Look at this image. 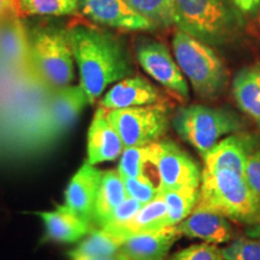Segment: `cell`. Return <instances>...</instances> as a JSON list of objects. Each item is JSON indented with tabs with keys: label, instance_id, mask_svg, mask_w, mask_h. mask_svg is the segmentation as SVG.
Returning <instances> with one entry per match:
<instances>
[{
	"label": "cell",
	"instance_id": "cell-16",
	"mask_svg": "<svg viewBox=\"0 0 260 260\" xmlns=\"http://www.w3.org/2000/svg\"><path fill=\"white\" fill-rule=\"evenodd\" d=\"M124 145L118 132L107 117V110L99 106L94 113L87 136V160L92 165L119 158Z\"/></svg>",
	"mask_w": 260,
	"mask_h": 260
},
{
	"label": "cell",
	"instance_id": "cell-8",
	"mask_svg": "<svg viewBox=\"0 0 260 260\" xmlns=\"http://www.w3.org/2000/svg\"><path fill=\"white\" fill-rule=\"evenodd\" d=\"M152 147L151 164L158 175L159 190L200 188V169L180 146L169 140H159Z\"/></svg>",
	"mask_w": 260,
	"mask_h": 260
},
{
	"label": "cell",
	"instance_id": "cell-24",
	"mask_svg": "<svg viewBox=\"0 0 260 260\" xmlns=\"http://www.w3.org/2000/svg\"><path fill=\"white\" fill-rule=\"evenodd\" d=\"M133 9L158 28L177 24L175 0H126Z\"/></svg>",
	"mask_w": 260,
	"mask_h": 260
},
{
	"label": "cell",
	"instance_id": "cell-37",
	"mask_svg": "<svg viewBox=\"0 0 260 260\" xmlns=\"http://www.w3.org/2000/svg\"><path fill=\"white\" fill-rule=\"evenodd\" d=\"M128 260H130V259H129V258H128Z\"/></svg>",
	"mask_w": 260,
	"mask_h": 260
},
{
	"label": "cell",
	"instance_id": "cell-23",
	"mask_svg": "<svg viewBox=\"0 0 260 260\" xmlns=\"http://www.w3.org/2000/svg\"><path fill=\"white\" fill-rule=\"evenodd\" d=\"M158 195L167 204L169 226H176L197 207L199 200V188L159 190Z\"/></svg>",
	"mask_w": 260,
	"mask_h": 260
},
{
	"label": "cell",
	"instance_id": "cell-5",
	"mask_svg": "<svg viewBox=\"0 0 260 260\" xmlns=\"http://www.w3.org/2000/svg\"><path fill=\"white\" fill-rule=\"evenodd\" d=\"M30 67L52 89L69 86L75 79V59L67 28L34 25L28 29Z\"/></svg>",
	"mask_w": 260,
	"mask_h": 260
},
{
	"label": "cell",
	"instance_id": "cell-35",
	"mask_svg": "<svg viewBox=\"0 0 260 260\" xmlns=\"http://www.w3.org/2000/svg\"><path fill=\"white\" fill-rule=\"evenodd\" d=\"M241 12L253 14L260 6V0H230Z\"/></svg>",
	"mask_w": 260,
	"mask_h": 260
},
{
	"label": "cell",
	"instance_id": "cell-18",
	"mask_svg": "<svg viewBox=\"0 0 260 260\" xmlns=\"http://www.w3.org/2000/svg\"><path fill=\"white\" fill-rule=\"evenodd\" d=\"M180 237L176 226L132 234L123 241L122 253L130 260H164Z\"/></svg>",
	"mask_w": 260,
	"mask_h": 260
},
{
	"label": "cell",
	"instance_id": "cell-30",
	"mask_svg": "<svg viewBox=\"0 0 260 260\" xmlns=\"http://www.w3.org/2000/svg\"><path fill=\"white\" fill-rule=\"evenodd\" d=\"M142 206H144V205L140 203V201L128 197L118 207H117L115 212L111 214V217H110V219L107 220L106 225L103 228L111 234L117 233L118 230H121L126 223L134 218L136 213L141 210Z\"/></svg>",
	"mask_w": 260,
	"mask_h": 260
},
{
	"label": "cell",
	"instance_id": "cell-29",
	"mask_svg": "<svg viewBox=\"0 0 260 260\" xmlns=\"http://www.w3.org/2000/svg\"><path fill=\"white\" fill-rule=\"evenodd\" d=\"M124 187L129 198L136 199L142 205L154 200L159 194L158 184H154L151 177H123Z\"/></svg>",
	"mask_w": 260,
	"mask_h": 260
},
{
	"label": "cell",
	"instance_id": "cell-9",
	"mask_svg": "<svg viewBox=\"0 0 260 260\" xmlns=\"http://www.w3.org/2000/svg\"><path fill=\"white\" fill-rule=\"evenodd\" d=\"M136 59L145 73L181 100H187L189 88L186 76L164 44L140 40L136 45Z\"/></svg>",
	"mask_w": 260,
	"mask_h": 260
},
{
	"label": "cell",
	"instance_id": "cell-19",
	"mask_svg": "<svg viewBox=\"0 0 260 260\" xmlns=\"http://www.w3.org/2000/svg\"><path fill=\"white\" fill-rule=\"evenodd\" d=\"M37 214L45 224L47 239L54 242H77L95 228L92 223L81 218L65 204L59 205L52 211H44Z\"/></svg>",
	"mask_w": 260,
	"mask_h": 260
},
{
	"label": "cell",
	"instance_id": "cell-14",
	"mask_svg": "<svg viewBox=\"0 0 260 260\" xmlns=\"http://www.w3.org/2000/svg\"><path fill=\"white\" fill-rule=\"evenodd\" d=\"M162 95L157 87L140 75H132L116 82L104 94L99 106L106 110L153 105L162 103Z\"/></svg>",
	"mask_w": 260,
	"mask_h": 260
},
{
	"label": "cell",
	"instance_id": "cell-2",
	"mask_svg": "<svg viewBox=\"0 0 260 260\" xmlns=\"http://www.w3.org/2000/svg\"><path fill=\"white\" fill-rule=\"evenodd\" d=\"M260 206V195L247 183L242 175L230 170L201 171L199 200L195 210L219 213L228 219L251 222Z\"/></svg>",
	"mask_w": 260,
	"mask_h": 260
},
{
	"label": "cell",
	"instance_id": "cell-15",
	"mask_svg": "<svg viewBox=\"0 0 260 260\" xmlns=\"http://www.w3.org/2000/svg\"><path fill=\"white\" fill-rule=\"evenodd\" d=\"M103 170L88 160L82 164L71 177L65 190V205L77 213L81 218L93 224L94 206L99 191ZM94 225V224H93Z\"/></svg>",
	"mask_w": 260,
	"mask_h": 260
},
{
	"label": "cell",
	"instance_id": "cell-25",
	"mask_svg": "<svg viewBox=\"0 0 260 260\" xmlns=\"http://www.w3.org/2000/svg\"><path fill=\"white\" fill-rule=\"evenodd\" d=\"M123 241L104 228H94L74 251L86 255L115 256L122 252Z\"/></svg>",
	"mask_w": 260,
	"mask_h": 260
},
{
	"label": "cell",
	"instance_id": "cell-22",
	"mask_svg": "<svg viewBox=\"0 0 260 260\" xmlns=\"http://www.w3.org/2000/svg\"><path fill=\"white\" fill-rule=\"evenodd\" d=\"M168 226L167 204L162 200V198L158 195L154 200L145 204L141 207V210L136 213L134 218L113 235L124 241L125 237L132 235V234L157 232V230H161Z\"/></svg>",
	"mask_w": 260,
	"mask_h": 260
},
{
	"label": "cell",
	"instance_id": "cell-3",
	"mask_svg": "<svg viewBox=\"0 0 260 260\" xmlns=\"http://www.w3.org/2000/svg\"><path fill=\"white\" fill-rule=\"evenodd\" d=\"M177 28L209 45L229 42L242 27L230 0H175Z\"/></svg>",
	"mask_w": 260,
	"mask_h": 260
},
{
	"label": "cell",
	"instance_id": "cell-27",
	"mask_svg": "<svg viewBox=\"0 0 260 260\" xmlns=\"http://www.w3.org/2000/svg\"><path fill=\"white\" fill-rule=\"evenodd\" d=\"M153 147L151 145L124 148L119 160L118 170L123 177L148 176L147 168L152 167L151 157ZM149 177V176H148Z\"/></svg>",
	"mask_w": 260,
	"mask_h": 260
},
{
	"label": "cell",
	"instance_id": "cell-12",
	"mask_svg": "<svg viewBox=\"0 0 260 260\" xmlns=\"http://www.w3.org/2000/svg\"><path fill=\"white\" fill-rule=\"evenodd\" d=\"M0 65L12 71L30 65L28 28L16 11L0 16Z\"/></svg>",
	"mask_w": 260,
	"mask_h": 260
},
{
	"label": "cell",
	"instance_id": "cell-33",
	"mask_svg": "<svg viewBox=\"0 0 260 260\" xmlns=\"http://www.w3.org/2000/svg\"><path fill=\"white\" fill-rule=\"evenodd\" d=\"M68 255H69L70 260H128V256L123 254L122 252L115 256H94V255L81 254V253L74 251L73 249V251L69 252V254Z\"/></svg>",
	"mask_w": 260,
	"mask_h": 260
},
{
	"label": "cell",
	"instance_id": "cell-6",
	"mask_svg": "<svg viewBox=\"0 0 260 260\" xmlns=\"http://www.w3.org/2000/svg\"><path fill=\"white\" fill-rule=\"evenodd\" d=\"M241 125L239 117L233 112L205 105L181 107L172 118V126L177 134L200 154L224 136L239 132Z\"/></svg>",
	"mask_w": 260,
	"mask_h": 260
},
{
	"label": "cell",
	"instance_id": "cell-17",
	"mask_svg": "<svg viewBox=\"0 0 260 260\" xmlns=\"http://www.w3.org/2000/svg\"><path fill=\"white\" fill-rule=\"evenodd\" d=\"M176 229L181 236L198 239L213 245L232 242L235 236L226 217L206 210H194L186 219L177 224Z\"/></svg>",
	"mask_w": 260,
	"mask_h": 260
},
{
	"label": "cell",
	"instance_id": "cell-26",
	"mask_svg": "<svg viewBox=\"0 0 260 260\" xmlns=\"http://www.w3.org/2000/svg\"><path fill=\"white\" fill-rule=\"evenodd\" d=\"M16 9L25 16H73L80 12V0H16Z\"/></svg>",
	"mask_w": 260,
	"mask_h": 260
},
{
	"label": "cell",
	"instance_id": "cell-32",
	"mask_svg": "<svg viewBox=\"0 0 260 260\" xmlns=\"http://www.w3.org/2000/svg\"><path fill=\"white\" fill-rule=\"evenodd\" d=\"M243 177L246 178L247 183L253 188V190L260 195V148H256L249 155Z\"/></svg>",
	"mask_w": 260,
	"mask_h": 260
},
{
	"label": "cell",
	"instance_id": "cell-36",
	"mask_svg": "<svg viewBox=\"0 0 260 260\" xmlns=\"http://www.w3.org/2000/svg\"><path fill=\"white\" fill-rule=\"evenodd\" d=\"M14 11L17 12V9H16V0H0V16Z\"/></svg>",
	"mask_w": 260,
	"mask_h": 260
},
{
	"label": "cell",
	"instance_id": "cell-10",
	"mask_svg": "<svg viewBox=\"0 0 260 260\" xmlns=\"http://www.w3.org/2000/svg\"><path fill=\"white\" fill-rule=\"evenodd\" d=\"M80 14L102 27L124 31L154 30L153 23L139 15L126 0H80Z\"/></svg>",
	"mask_w": 260,
	"mask_h": 260
},
{
	"label": "cell",
	"instance_id": "cell-28",
	"mask_svg": "<svg viewBox=\"0 0 260 260\" xmlns=\"http://www.w3.org/2000/svg\"><path fill=\"white\" fill-rule=\"evenodd\" d=\"M225 260H260V240L243 236L222 248Z\"/></svg>",
	"mask_w": 260,
	"mask_h": 260
},
{
	"label": "cell",
	"instance_id": "cell-20",
	"mask_svg": "<svg viewBox=\"0 0 260 260\" xmlns=\"http://www.w3.org/2000/svg\"><path fill=\"white\" fill-rule=\"evenodd\" d=\"M126 198H128V194H126L124 182L118 170L104 171L95 206H94V226H105L111 214Z\"/></svg>",
	"mask_w": 260,
	"mask_h": 260
},
{
	"label": "cell",
	"instance_id": "cell-31",
	"mask_svg": "<svg viewBox=\"0 0 260 260\" xmlns=\"http://www.w3.org/2000/svg\"><path fill=\"white\" fill-rule=\"evenodd\" d=\"M171 260H225L222 248L209 242L191 245L177 252Z\"/></svg>",
	"mask_w": 260,
	"mask_h": 260
},
{
	"label": "cell",
	"instance_id": "cell-7",
	"mask_svg": "<svg viewBox=\"0 0 260 260\" xmlns=\"http://www.w3.org/2000/svg\"><path fill=\"white\" fill-rule=\"evenodd\" d=\"M107 117L121 136L124 148L157 142L169 129L168 107L162 103L107 110Z\"/></svg>",
	"mask_w": 260,
	"mask_h": 260
},
{
	"label": "cell",
	"instance_id": "cell-34",
	"mask_svg": "<svg viewBox=\"0 0 260 260\" xmlns=\"http://www.w3.org/2000/svg\"><path fill=\"white\" fill-rule=\"evenodd\" d=\"M245 234H246V236L260 240V206H259V209L256 210L254 216H253L251 222H249L248 224H246Z\"/></svg>",
	"mask_w": 260,
	"mask_h": 260
},
{
	"label": "cell",
	"instance_id": "cell-1",
	"mask_svg": "<svg viewBox=\"0 0 260 260\" xmlns=\"http://www.w3.org/2000/svg\"><path fill=\"white\" fill-rule=\"evenodd\" d=\"M67 32L89 105L100 99L107 87L134 74L124 42L102 25L75 23Z\"/></svg>",
	"mask_w": 260,
	"mask_h": 260
},
{
	"label": "cell",
	"instance_id": "cell-11",
	"mask_svg": "<svg viewBox=\"0 0 260 260\" xmlns=\"http://www.w3.org/2000/svg\"><path fill=\"white\" fill-rule=\"evenodd\" d=\"M256 148L254 136L233 133L201 154L204 169L207 171L230 170L243 176L247 160Z\"/></svg>",
	"mask_w": 260,
	"mask_h": 260
},
{
	"label": "cell",
	"instance_id": "cell-4",
	"mask_svg": "<svg viewBox=\"0 0 260 260\" xmlns=\"http://www.w3.org/2000/svg\"><path fill=\"white\" fill-rule=\"evenodd\" d=\"M172 48L178 67L198 96L212 100L224 92L228 83L225 65L209 44L178 29Z\"/></svg>",
	"mask_w": 260,
	"mask_h": 260
},
{
	"label": "cell",
	"instance_id": "cell-13",
	"mask_svg": "<svg viewBox=\"0 0 260 260\" xmlns=\"http://www.w3.org/2000/svg\"><path fill=\"white\" fill-rule=\"evenodd\" d=\"M87 105H89L88 98L80 83L51 90L48 96V121L52 136L57 144L77 121Z\"/></svg>",
	"mask_w": 260,
	"mask_h": 260
},
{
	"label": "cell",
	"instance_id": "cell-21",
	"mask_svg": "<svg viewBox=\"0 0 260 260\" xmlns=\"http://www.w3.org/2000/svg\"><path fill=\"white\" fill-rule=\"evenodd\" d=\"M233 94L240 110L260 128V67L240 70L233 81Z\"/></svg>",
	"mask_w": 260,
	"mask_h": 260
}]
</instances>
